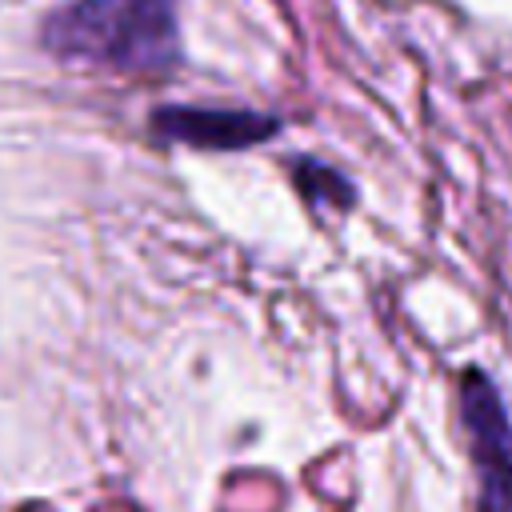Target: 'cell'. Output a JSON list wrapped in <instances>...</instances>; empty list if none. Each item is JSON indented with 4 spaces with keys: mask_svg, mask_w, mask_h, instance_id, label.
Wrapping results in <instances>:
<instances>
[{
    "mask_svg": "<svg viewBox=\"0 0 512 512\" xmlns=\"http://www.w3.org/2000/svg\"><path fill=\"white\" fill-rule=\"evenodd\" d=\"M460 424L476 472L472 512H512V416L480 364L460 376Z\"/></svg>",
    "mask_w": 512,
    "mask_h": 512,
    "instance_id": "2",
    "label": "cell"
},
{
    "mask_svg": "<svg viewBox=\"0 0 512 512\" xmlns=\"http://www.w3.org/2000/svg\"><path fill=\"white\" fill-rule=\"evenodd\" d=\"M40 44L84 68L152 76L180 64L176 0H72L44 16Z\"/></svg>",
    "mask_w": 512,
    "mask_h": 512,
    "instance_id": "1",
    "label": "cell"
},
{
    "mask_svg": "<svg viewBox=\"0 0 512 512\" xmlns=\"http://www.w3.org/2000/svg\"><path fill=\"white\" fill-rule=\"evenodd\" d=\"M280 120L252 108H204V104H160L152 112V132L160 140H176L188 148L240 152L268 136H276Z\"/></svg>",
    "mask_w": 512,
    "mask_h": 512,
    "instance_id": "3",
    "label": "cell"
}]
</instances>
